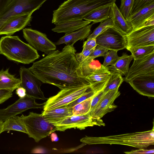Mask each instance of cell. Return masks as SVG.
<instances>
[{
    "label": "cell",
    "mask_w": 154,
    "mask_h": 154,
    "mask_svg": "<svg viewBox=\"0 0 154 154\" xmlns=\"http://www.w3.org/2000/svg\"><path fill=\"white\" fill-rule=\"evenodd\" d=\"M110 18L113 22V27L124 36H125L133 30L131 25L123 16L115 2L111 5Z\"/></svg>",
    "instance_id": "obj_19"
},
{
    "label": "cell",
    "mask_w": 154,
    "mask_h": 154,
    "mask_svg": "<svg viewBox=\"0 0 154 154\" xmlns=\"http://www.w3.org/2000/svg\"><path fill=\"white\" fill-rule=\"evenodd\" d=\"M154 17V3L149 5L130 16L127 20L133 30L142 27L151 19Z\"/></svg>",
    "instance_id": "obj_18"
},
{
    "label": "cell",
    "mask_w": 154,
    "mask_h": 154,
    "mask_svg": "<svg viewBox=\"0 0 154 154\" xmlns=\"http://www.w3.org/2000/svg\"><path fill=\"white\" fill-rule=\"evenodd\" d=\"M16 93L20 98L24 97L26 95V90L21 86L16 89Z\"/></svg>",
    "instance_id": "obj_42"
},
{
    "label": "cell",
    "mask_w": 154,
    "mask_h": 154,
    "mask_svg": "<svg viewBox=\"0 0 154 154\" xmlns=\"http://www.w3.org/2000/svg\"><path fill=\"white\" fill-rule=\"evenodd\" d=\"M91 86V85L61 90L56 95L48 99L44 106L43 110L67 106L85 93Z\"/></svg>",
    "instance_id": "obj_7"
},
{
    "label": "cell",
    "mask_w": 154,
    "mask_h": 154,
    "mask_svg": "<svg viewBox=\"0 0 154 154\" xmlns=\"http://www.w3.org/2000/svg\"><path fill=\"white\" fill-rule=\"evenodd\" d=\"M35 98L26 95L20 98L6 108L0 109V121L4 122L8 119L32 109H43L45 102L38 103Z\"/></svg>",
    "instance_id": "obj_9"
},
{
    "label": "cell",
    "mask_w": 154,
    "mask_h": 154,
    "mask_svg": "<svg viewBox=\"0 0 154 154\" xmlns=\"http://www.w3.org/2000/svg\"><path fill=\"white\" fill-rule=\"evenodd\" d=\"M21 86L26 90V95L35 99L47 100L40 87L43 83L35 76L29 68L21 67L20 70Z\"/></svg>",
    "instance_id": "obj_10"
},
{
    "label": "cell",
    "mask_w": 154,
    "mask_h": 154,
    "mask_svg": "<svg viewBox=\"0 0 154 154\" xmlns=\"http://www.w3.org/2000/svg\"><path fill=\"white\" fill-rule=\"evenodd\" d=\"M111 74V71L108 66L105 67L102 64L99 68L86 78L91 85L107 81L110 77Z\"/></svg>",
    "instance_id": "obj_28"
},
{
    "label": "cell",
    "mask_w": 154,
    "mask_h": 154,
    "mask_svg": "<svg viewBox=\"0 0 154 154\" xmlns=\"http://www.w3.org/2000/svg\"><path fill=\"white\" fill-rule=\"evenodd\" d=\"M116 0H67L53 11L52 23L82 20L86 15L100 7L115 2Z\"/></svg>",
    "instance_id": "obj_2"
},
{
    "label": "cell",
    "mask_w": 154,
    "mask_h": 154,
    "mask_svg": "<svg viewBox=\"0 0 154 154\" xmlns=\"http://www.w3.org/2000/svg\"><path fill=\"white\" fill-rule=\"evenodd\" d=\"M128 83L140 94L148 97H154V72L134 77Z\"/></svg>",
    "instance_id": "obj_14"
},
{
    "label": "cell",
    "mask_w": 154,
    "mask_h": 154,
    "mask_svg": "<svg viewBox=\"0 0 154 154\" xmlns=\"http://www.w3.org/2000/svg\"><path fill=\"white\" fill-rule=\"evenodd\" d=\"M154 72V52L142 58L134 59L124 80H129L140 75Z\"/></svg>",
    "instance_id": "obj_15"
},
{
    "label": "cell",
    "mask_w": 154,
    "mask_h": 154,
    "mask_svg": "<svg viewBox=\"0 0 154 154\" xmlns=\"http://www.w3.org/2000/svg\"><path fill=\"white\" fill-rule=\"evenodd\" d=\"M8 68L0 71V89H4L13 92L21 86L20 79L16 78L9 72Z\"/></svg>",
    "instance_id": "obj_23"
},
{
    "label": "cell",
    "mask_w": 154,
    "mask_h": 154,
    "mask_svg": "<svg viewBox=\"0 0 154 154\" xmlns=\"http://www.w3.org/2000/svg\"><path fill=\"white\" fill-rule=\"evenodd\" d=\"M74 44L66 45L61 51H50L34 62L29 70L43 83L53 85L61 90L91 85L88 79L81 75Z\"/></svg>",
    "instance_id": "obj_1"
},
{
    "label": "cell",
    "mask_w": 154,
    "mask_h": 154,
    "mask_svg": "<svg viewBox=\"0 0 154 154\" xmlns=\"http://www.w3.org/2000/svg\"><path fill=\"white\" fill-rule=\"evenodd\" d=\"M133 59L131 54L129 55L126 53H123L113 65L108 66V68L110 71L116 72L122 76H125L129 70V64Z\"/></svg>",
    "instance_id": "obj_25"
},
{
    "label": "cell",
    "mask_w": 154,
    "mask_h": 154,
    "mask_svg": "<svg viewBox=\"0 0 154 154\" xmlns=\"http://www.w3.org/2000/svg\"><path fill=\"white\" fill-rule=\"evenodd\" d=\"M110 71L111 74L110 77L103 89V91L105 93L109 90L119 88L124 81L123 78L119 73L114 71Z\"/></svg>",
    "instance_id": "obj_29"
},
{
    "label": "cell",
    "mask_w": 154,
    "mask_h": 154,
    "mask_svg": "<svg viewBox=\"0 0 154 154\" xmlns=\"http://www.w3.org/2000/svg\"><path fill=\"white\" fill-rule=\"evenodd\" d=\"M111 5L103 6L92 11L83 19L92 22L93 24L105 21L110 18Z\"/></svg>",
    "instance_id": "obj_24"
},
{
    "label": "cell",
    "mask_w": 154,
    "mask_h": 154,
    "mask_svg": "<svg viewBox=\"0 0 154 154\" xmlns=\"http://www.w3.org/2000/svg\"><path fill=\"white\" fill-rule=\"evenodd\" d=\"M97 45L95 38L87 39L83 43V49L94 50Z\"/></svg>",
    "instance_id": "obj_40"
},
{
    "label": "cell",
    "mask_w": 154,
    "mask_h": 154,
    "mask_svg": "<svg viewBox=\"0 0 154 154\" xmlns=\"http://www.w3.org/2000/svg\"><path fill=\"white\" fill-rule=\"evenodd\" d=\"M51 135V140L52 142H57L59 140V138L56 134L54 132L52 133Z\"/></svg>",
    "instance_id": "obj_44"
},
{
    "label": "cell",
    "mask_w": 154,
    "mask_h": 154,
    "mask_svg": "<svg viewBox=\"0 0 154 154\" xmlns=\"http://www.w3.org/2000/svg\"><path fill=\"white\" fill-rule=\"evenodd\" d=\"M26 128L29 137L37 143L56 131L55 126L46 121L42 114L29 112L27 116H20Z\"/></svg>",
    "instance_id": "obj_5"
},
{
    "label": "cell",
    "mask_w": 154,
    "mask_h": 154,
    "mask_svg": "<svg viewBox=\"0 0 154 154\" xmlns=\"http://www.w3.org/2000/svg\"><path fill=\"white\" fill-rule=\"evenodd\" d=\"M117 51L116 50H109L106 55L103 56L104 60L102 65L105 67L113 65L119 57L117 54Z\"/></svg>",
    "instance_id": "obj_35"
},
{
    "label": "cell",
    "mask_w": 154,
    "mask_h": 154,
    "mask_svg": "<svg viewBox=\"0 0 154 154\" xmlns=\"http://www.w3.org/2000/svg\"><path fill=\"white\" fill-rule=\"evenodd\" d=\"M139 149L132 150L129 152H124L127 154H154V149H146L143 148H139Z\"/></svg>",
    "instance_id": "obj_41"
},
{
    "label": "cell",
    "mask_w": 154,
    "mask_h": 154,
    "mask_svg": "<svg viewBox=\"0 0 154 154\" xmlns=\"http://www.w3.org/2000/svg\"><path fill=\"white\" fill-rule=\"evenodd\" d=\"M12 92L8 90L0 89V104L4 103L12 97Z\"/></svg>",
    "instance_id": "obj_39"
},
{
    "label": "cell",
    "mask_w": 154,
    "mask_h": 154,
    "mask_svg": "<svg viewBox=\"0 0 154 154\" xmlns=\"http://www.w3.org/2000/svg\"><path fill=\"white\" fill-rule=\"evenodd\" d=\"M33 13L23 14L15 16L8 20L0 30V35L11 36L17 32L30 25Z\"/></svg>",
    "instance_id": "obj_17"
},
{
    "label": "cell",
    "mask_w": 154,
    "mask_h": 154,
    "mask_svg": "<svg viewBox=\"0 0 154 154\" xmlns=\"http://www.w3.org/2000/svg\"><path fill=\"white\" fill-rule=\"evenodd\" d=\"M108 51L109 50L104 47L97 45L89 57L94 60L97 57L104 56Z\"/></svg>",
    "instance_id": "obj_36"
},
{
    "label": "cell",
    "mask_w": 154,
    "mask_h": 154,
    "mask_svg": "<svg viewBox=\"0 0 154 154\" xmlns=\"http://www.w3.org/2000/svg\"><path fill=\"white\" fill-rule=\"evenodd\" d=\"M154 128L148 131L102 137L85 136L80 140L88 144H109L145 148L154 144Z\"/></svg>",
    "instance_id": "obj_3"
},
{
    "label": "cell",
    "mask_w": 154,
    "mask_h": 154,
    "mask_svg": "<svg viewBox=\"0 0 154 154\" xmlns=\"http://www.w3.org/2000/svg\"><path fill=\"white\" fill-rule=\"evenodd\" d=\"M134 59L140 58L154 52V45L129 48Z\"/></svg>",
    "instance_id": "obj_31"
},
{
    "label": "cell",
    "mask_w": 154,
    "mask_h": 154,
    "mask_svg": "<svg viewBox=\"0 0 154 154\" xmlns=\"http://www.w3.org/2000/svg\"><path fill=\"white\" fill-rule=\"evenodd\" d=\"M3 122L0 121V134L2 132L3 128Z\"/></svg>",
    "instance_id": "obj_45"
},
{
    "label": "cell",
    "mask_w": 154,
    "mask_h": 154,
    "mask_svg": "<svg viewBox=\"0 0 154 154\" xmlns=\"http://www.w3.org/2000/svg\"><path fill=\"white\" fill-rule=\"evenodd\" d=\"M106 92L105 93L104 92L103 89L94 95L91 100L90 110L89 112L94 109L101 101Z\"/></svg>",
    "instance_id": "obj_37"
},
{
    "label": "cell",
    "mask_w": 154,
    "mask_h": 154,
    "mask_svg": "<svg viewBox=\"0 0 154 154\" xmlns=\"http://www.w3.org/2000/svg\"><path fill=\"white\" fill-rule=\"evenodd\" d=\"M42 114L46 121L53 125L72 115V108L67 106H63L43 110Z\"/></svg>",
    "instance_id": "obj_20"
},
{
    "label": "cell",
    "mask_w": 154,
    "mask_h": 154,
    "mask_svg": "<svg viewBox=\"0 0 154 154\" xmlns=\"http://www.w3.org/2000/svg\"><path fill=\"white\" fill-rule=\"evenodd\" d=\"M94 50L83 49L81 53H76L75 55L78 61L80 63L89 57Z\"/></svg>",
    "instance_id": "obj_38"
},
{
    "label": "cell",
    "mask_w": 154,
    "mask_h": 154,
    "mask_svg": "<svg viewBox=\"0 0 154 154\" xmlns=\"http://www.w3.org/2000/svg\"><path fill=\"white\" fill-rule=\"evenodd\" d=\"M10 0H0V14L3 11Z\"/></svg>",
    "instance_id": "obj_43"
},
{
    "label": "cell",
    "mask_w": 154,
    "mask_h": 154,
    "mask_svg": "<svg viewBox=\"0 0 154 154\" xmlns=\"http://www.w3.org/2000/svg\"><path fill=\"white\" fill-rule=\"evenodd\" d=\"M113 24L112 20L109 18L105 21L101 22L99 26L94 30L93 32L87 37V39L96 38L100 34L107 29L113 27Z\"/></svg>",
    "instance_id": "obj_32"
},
{
    "label": "cell",
    "mask_w": 154,
    "mask_h": 154,
    "mask_svg": "<svg viewBox=\"0 0 154 154\" xmlns=\"http://www.w3.org/2000/svg\"><path fill=\"white\" fill-rule=\"evenodd\" d=\"M125 37L126 49L154 45V26H143L133 30Z\"/></svg>",
    "instance_id": "obj_11"
},
{
    "label": "cell",
    "mask_w": 154,
    "mask_h": 154,
    "mask_svg": "<svg viewBox=\"0 0 154 154\" xmlns=\"http://www.w3.org/2000/svg\"><path fill=\"white\" fill-rule=\"evenodd\" d=\"M133 0H121V5L119 10L125 18L127 20L132 6Z\"/></svg>",
    "instance_id": "obj_34"
},
{
    "label": "cell",
    "mask_w": 154,
    "mask_h": 154,
    "mask_svg": "<svg viewBox=\"0 0 154 154\" xmlns=\"http://www.w3.org/2000/svg\"><path fill=\"white\" fill-rule=\"evenodd\" d=\"M23 32L24 38L36 50L47 54L50 51L56 49L55 45L48 38L45 34L30 28L23 29Z\"/></svg>",
    "instance_id": "obj_13"
},
{
    "label": "cell",
    "mask_w": 154,
    "mask_h": 154,
    "mask_svg": "<svg viewBox=\"0 0 154 154\" xmlns=\"http://www.w3.org/2000/svg\"><path fill=\"white\" fill-rule=\"evenodd\" d=\"M93 24L92 23L75 31L66 34L56 42L55 45H59L66 44L67 45L72 43L74 44L79 40H85L90 35L91 32V28Z\"/></svg>",
    "instance_id": "obj_21"
},
{
    "label": "cell",
    "mask_w": 154,
    "mask_h": 154,
    "mask_svg": "<svg viewBox=\"0 0 154 154\" xmlns=\"http://www.w3.org/2000/svg\"><path fill=\"white\" fill-rule=\"evenodd\" d=\"M95 39L97 45L109 50L118 51L126 48L125 36L113 27L108 29L100 34Z\"/></svg>",
    "instance_id": "obj_12"
},
{
    "label": "cell",
    "mask_w": 154,
    "mask_h": 154,
    "mask_svg": "<svg viewBox=\"0 0 154 154\" xmlns=\"http://www.w3.org/2000/svg\"><path fill=\"white\" fill-rule=\"evenodd\" d=\"M47 0H10L0 14V30L5 23L17 15L33 13Z\"/></svg>",
    "instance_id": "obj_6"
},
{
    "label": "cell",
    "mask_w": 154,
    "mask_h": 154,
    "mask_svg": "<svg viewBox=\"0 0 154 154\" xmlns=\"http://www.w3.org/2000/svg\"><path fill=\"white\" fill-rule=\"evenodd\" d=\"M0 54L9 60L23 64L32 63L40 57L36 50L17 36L1 38Z\"/></svg>",
    "instance_id": "obj_4"
},
{
    "label": "cell",
    "mask_w": 154,
    "mask_h": 154,
    "mask_svg": "<svg viewBox=\"0 0 154 154\" xmlns=\"http://www.w3.org/2000/svg\"><path fill=\"white\" fill-rule=\"evenodd\" d=\"M53 125L56 131H64L72 128L82 130L87 127L95 125L105 126V124L101 119L94 118L88 113L82 115H72Z\"/></svg>",
    "instance_id": "obj_8"
},
{
    "label": "cell",
    "mask_w": 154,
    "mask_h": 154,
    "mask_svg": "<svg viewBox=\"0 0 154 154\" xmlns=\"http://www.w3.org/2000/svg\"><path fill=\"white\" fill-rule=\"evenodd\" d=\"M102 65L98 60L88 57L80 63L79 69L81 75L86 78L99 68Z\"/></svg>",
    "instance_id": "obj_27"
},
{
    "label": "cell",
    "mask_w": 154,
    "mask_h": 154,
    "mask_svg": "<svg viewBox=\"0 0 154 154\" xmlns=\"http://www.w3.org/2000/svg\"><path fill=\"white\" fill-rule=\"evenodd\" d=\"M153 3H154V0H133L130 16Z\"/></svg>",
    "instance_id": "obj_33"
},
{
    "label": "cell",
    "mask_w": 154,
    "mask_h": 154,
    "mask_svg": "<svg viewBox=\"0 0 154 154\" xmlns=\"http://www.w3.org/2000/svg\"><path fill=\"white\" fill-rule=\"evenodd\" d=\"M120 95L119 88L108 91L94 109L88 113L94 118L101 119L105 114L117 107L114 102Z\"/></svg>",
    "instance_id": "obj_16"
},
{
    "label": "cell",
    "mask_w": 154,
    "mask_h": 154,
    "mask_svg": "<svg viewBox=\"0 0 154 154\" xmlns=\"http://www.w3.org/2000/svg\"><path fill=\"white\" fill-rule=\"evenodd\" d=\"M16 131L27 134L25 125L20 116L11 117L3 122L2 132Z\"/></svg>",
    "instance_id": "obj_26"
},
{
    "label": "cell",
    "mask_w": 154,
    "mask_h": 154,
    "mask_svg": "<svg viewBox=\"0 0 154 154\" xmlns=\"http://www.w3.org/2000/svg\"><path fill=\"white\" fill-rule=\"evenodd\" d=\"M91 22L89 21L82 20L68 21L55 25L52 30L57 33L64 32L65 34H68L88 25Z\"/></svg>",
    "instance_id": "obj_22"
},
{
    "label": "cell",
    "mask_w": 154,
    "mask_h": 154,
    "mask_svg": "<svg viewBox=\"0 0 154 154\" xmlns=\"http://www.w3.org/2000/svg\"><path fill=\"white\" fill-rule=\"evenodd\" d=\"M95 95L72 107V115H82L88 113L90 110L92 100Z\"/></svg>",
    "instance_id": "obj_30"
}]
</instances>
